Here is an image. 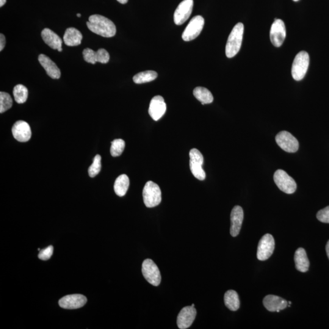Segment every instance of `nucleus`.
I'll return each mask as SVG.
<instances>
[{
    "mask_svg": "<svg viewBox=\"0 0 329 329\" xmlns=\"http://www.w3.org/2000/svg\"><path fill=\"white\" fill-rule=\"evenodd\" d=\"M317 217L321 222L329 223V206L318 212Z\"/></svg>",
    "mask_w": 329,
    "mask_h": 329,
    "instance_id": "72a5a7b5",
    "label": "nucleus"
},
{
    "mask_svg": "<svg viewBox=\"0 0 329 329\" xmlns=\"http://www.w3.org/2000/svg\"><path fill=\"white\" fill-rule=\"evenodd\" d=\"M286 37V28L284 21L280 19H275L271 27V41L276 47H280L283 45Z\"/></svg>",
    "mask_w": 329,
    "mask_h": 329,
    "instance_id": "9b49d317",
    "label": "nucleus"
},
{
    "mask_svg": "<svg viewBox=\"0 0 329 329\" xmlns=\"http://www.w3.org/2000/svg\"><path fill=\"white\" fill-rule=\"evenodd\" d=\"M5 45V38L3 34H0V51L4 49Z\"/></svg>",
    "mask_w": 329,
    "mask_h": 329,
    "instance_id": "f704fd0d",
    "label": "nucleus"
},
{
    "mask_svg": "<svg viewBox=\"0 0 329 329\" xmlns=\"http://www.w3.org/2000/svg\"><path fill=\"white\" fill-rule=\"evenodd\" d=\"M83 57L85 62L95 64L96 61V51H93L90 48L84 49L82 52Z\"/></svg>",
    "mask_w": 329,
    "mask_h": 329,
    "instance_id": "7c9ffc66",
    "label": "nucleus"
},
{
    "mask_svg": "<svg viewBox=\"0 0 329 329\" xmlns=\"http://www.w3.org/2000/svg\"><path fill=\"white\" fill-rule=\"evenodd\" d=\"M244 25L239 23L234 27L228 37L226 46V55L228 58L234 57L241 48Z\"/></svg>",
    "mask_w": 329,
    "mask_h": 329,
    "instance_id": "f03ea898",
    "label": "nucleus"
},
{
    "mask_svg": "<svg viewBox=\"0 0 329 329\" xmlns=\"http://www.w3.org/2000/svg\"><path fill=\"white\" fill-rule=\"evenodd\" d=\"M119 2H120L121 4H126L128 2V0H117Z\"/></svg>",
    "mask_w": 329,
    "mask_h": 329,
    "instance_id": "e433bc0d",
    "label": "nucleus"
},
{
    "mask_svg": "<svg viewBox=\"0 0 329 329\" xmlns=\"http://www.w3.org/2000/svg\"><path fill=\"white\" fill-rule=\"evenodd\" d=\"M192 306L193 307V308H194V307H195V304H193L192 305Z\"/></svg>",
    "mask_w": 329,
    "mask_h": 329,
    "instance_id": "a19ab883",
    "label": "nucleus"
},
{
    "mask_svg": "<svg viewBox=\"0 0 329 329\" xmlns=\"http://www.w3.org/2000/svg\"><path fill=\"white\" fill-rule=\"evenodd\" d=\"M193 95L202 104H211L214 101V96L206 88L198 87L193 90Z\"/></svg>",
    "mask_w": 329,
    "mask_h": 329,
    "instance_id": "393cba45",
    "label": "nucleus"
},
{
    "mask_svg": "<svg viewBox=\"0 0 329 329\" xmlns=\"http://www.w3.org/2000/svg\"><path fill=\"white\" fill-rule=\"evenodd\" d=\"M142 272L149 284L155 287L159 286L161 282V275L158 267L151 259H146L143 262Z\"/></svg>",
    "mask_w": 329,
    "mask_h": 329,
    "instance_id": "0eeeda50",
    "label": "nucleus"
},
{
    "mask_svg": "<svg viewBox=\"0 0 329 329\" xmlns=\"http://www.w3.org/2000/svg\"><path fill=\"white\" fill-rule=\"evenodd\" d=\"M275 248V242L273 237L270 234H265L259 243L257 248V259L264 261L272 256Z\"/></svg>",
    "mask_w": 329,
    "mask_h": 329,
    "instance_id": "6e6552de",
    "label": "nucleus"
},
{
    "mask_svg": "<svg viewBox=\"0 0 329 329\" xmlns=\"http://www.w3.org/2000/svg\"><path fill=\"white\" fill-rule=\"evenodd\" d=\"M82 35L78 29L74 27H68L63 35V41L69 46H78L81 43Z\"/></svg>",
    "mask_w": 329,
    "mask_h": 329,
    "instance_id": "412c9836",
    "label": "nucleus"
},
{
    "mask_svg": "<svg viewBox=\"0 0 329 329\" xmlns=\"http://www.w3.org/2000/svg\"><path fill=\"white\" fill-rule=\"evenodd\" d=\"M204 157L197 149L193 148L190 151V168L193 175L200 181L206 179V173L203 168Z\"/></svg>",
    "mask_w": 329,
    "mask_h": 329,
    "instance_id": "423d86ee",
    "label": "nucleus"
},
{
    "mask_svg": "<svg viewBox=\"0 0 329 329\" xmlns=\"http://www.w3.org/2000/svg\"><path fill=\"white\" fill-rule=\"evenodd\" d=\"M295 266L299 272L306 273L309 270L310 262L305 250L300 248L296 251L295 254Z\"/></svg>",
    "mask_w": 329,
    "mask_h": 329,
    "instance_id": "4be33fe9",
    "label": "nucleus"
},
{
    "mask_svg": "<svg viewBox=\"0 0 329 329\" xmlns=\"http://www.w3.org/2000/svg\"><path fill=\"white\" fill-rule=\"evenodd\" d=\"M276 143L287 153H295L299 149V142L293 135L287 131H281L276 135Z\"/></svg>",
    "mask_w": 329,
    "mask_h": 329,
    "instance_id": "9d476101",
    "label": "nucleus"
},
{
    "mask_svg": "<svg viewBox=\"0 0 329 329\" xmlns=\"http://www.w3.org/2000/svg\"><path fill=\"white\" fill-rule=\"evenodd\" d=\"M244 218L243 209L239 206H235L232 210L231 214V234L232 237H237L241 229L242 223Z\"/></svg>",
    "mask_w": 329,
    "mask_h": 329,
    "instance_id": "f3484780",
    "label": "nucleus"
},
{
    "mask_svg": "<svg viewBox=\"0 0 329 329\" xmlns=\"http://www.w3.org/2000/svg\"><path fill=\"white\" fill-rule=\"evenodd\" d=\"M293 1H298L299 0H293Z\"/></svg>",
    "mask_w": 329,
    "mask_h": 329,
    "instance_id": "79ce46f5",
    "label": "nucleus"
},
{
    "mask_svg": "<svg viewBox=\"0 0 329 329\" xmlns=\"http://www.w3.org/2000/svg\"><path fill=\"white\" fill-rule=\"evenodd\" d=\"M110 59L109 52L103 48L99 49L96 51V61L101 63H108Z\"/></svg>",
    "mask_w": 329,
    "mask_h": 329,
    "instance_id": "2f4dec72",
    "label": "nucleus"
},
{
    "mask_svg": "<svg viewBox=\"0 0 329 329\" xmlns=\"http://www.w3.org/2000/svg\"><path fill=\"white\" fill-rule=\"evenodd\" d=\"M101 169V157L97 154L94 157L92 164L88 168V175L91 178L97 176Z\"/></svg>",
    "mask_w": 329,
    "mask_h": 329,
    "instance_id": "c756f323",
    "label": "nucleus"
},
{
    "mask_svg": "<svg viewBox=\"0 0 329 329\" xmlns=\"http://www.w3.org/2000/svg\"><path fill=\"white\" fill-rule=\"evenodd\" d=\"M288 304H289V305H291L292 302H290V301H289V302H288Z\"/></svg>",
    "mask_w": 329,
    "mask_h": 329,
    "instance_id": "ea45409f",
    "label": "nucleus"
},
{
    "mask_svg": "<svg viewBox=\"0 0 329 329\" xmlns=\"http://www.w3.org/2000/svg\"><path fill=\"white\" fill-rule=\"evenodd\" d=\"M204 25V19L201 15L194 16L189 22L182 34V39L189 41L198 37L203 30Z\"/></svg>",
    "mask_w": 329,
    "mask_h": 329,
    "instance_id": "1a4fd4ad",
    "label": "nucleus"
},
{
    "mask_svg": "<svg viewBox=\"0 0 329 329\" xmlns=\"http://www.w3.org/2000/svg\"><path fill=\"white\" fill-rule=\"evenodd\" d=\"M193 0H184L174 13V21L177 25H181L185 23L192 14L193 8Z\"/></svg>",
    "mask_w": 329,
    "mask_h": 329,
    "instance_id": "f8f14e48",
    "label": "nucleus"
},
{
    "mask_svg": "<svg viewBox=\"0 0 329 329\" xmlns=\"http://www.w3.org/2000/svg\"><path fill=\"white\" fill-rule=\"evenodd\" d=\"M87 26L91 31L104 37H112L117 32L115 24L109 18L100 15H91Z\"/></svg>",
    "mask_w": 329,
    "mask_h": 329,
    "instance_id": "f257e3e1",
    "label": "nucleus"
},
{
    "mask_svg": "<svg viewBox=\"0 0 329 329\" xmlns=\"http://www.w3.org/2000/svg\"><path fill=\"white\" fill-rule=\"evenodd\" d=\"M196 310L192 306L185 307L179 314L177 319V325L181 329H186L190 327L195 319Z\"/></svg>",
    "mask_w": 329,
    "mask_h": 329,
    "instance_id": "2eb2a0df",
    "label": "nucleus"
},
{
    "mask_svg": "<svg viewBox=\"0 0 329 329\" xmlns=\"http://www.w3.org/2000/svg\"><path fill=\"white\" fill-rule=\"evenodd\" d=\"M157 73L153 70L142 71L133 77V81L135 84H140L143 83L151 82L156 79Z\"/></svg>",
    "mask_w": 329,
    "mask_h": 329,
    "instance_id": "a878e982",
    "label": "nucleus"
},
{
    "mask_svg": "<svg viewBox=\"0 0 329 329\" xmlns=\"http://www.w3.org/2000/svg\"><path fill=\"white\" fill-rule=\"evenodd\" d=\"M52 253H53V247L52 246H49L48 247L39 251L38 257L41 261H47L51 258Z\"/></svg>",
    "mask_w": 329,
    "mask_h": 329,
    "instance_id": "473e14b6",
    "label": "nucleus"
},
{
    "mask_svg": "<svg viewBox=\"0 0 329 329\" xmlns=\"http://www.w3.org/2000/svg\"><path fill=\"white\" fill-rule=\"evenodd\" d=\"M12 104V99L9 93L0 92V113H4L10 109Z\"/></svg>",
    "mask_w": 329,
    "mask_h": 329,
    "instance_id": "cd10ccee",
    "label": "nucleus"
},
{
    "mask_svg": "<svg viewBox=\"0 0 329 329\" xmlns=\"http://www.w3.org/2000/svg\"><path fill=\"white\" fill-rule=\"evenodd\" d=\"M143 201L148 208L159 205L162 201V193L159 185L153 181L146 182L143 190Z\"/></svg>",
    "mask_w": 329,
    "mask_h": 329,
    "instance_id": "7ed1b4c3",
    "label": "nucleus"
},
{
    "mask_svg": "<svg viewBox=\"0 0 329 329\" xmlns=\"http://www.w3.org/2000/svg\"><path fill=\"white\" fill-rule=\"evenodd\" d=\"M14 139L20 142H26L31 139L32 132L29 124L23 120L16 121L12 128Z\"/></svg>",
    "mask_w": 329,
    "mask_h": 329,
    "instance_id": "ddd939ff",
    "label": "nucleus"
},
{
    "mask_svg": "<svg viewBox=\"0 0 329 329\" xmlns=\"http://www.w3.org/2000/svg\"><path fill=\"white\" fill-rule=\"evenodd\" d=\"M6 2V0H0V7H2Z\"/></svg>",
    "mask_w": 329,
    "mask_h": 329,
    "instance_id": "4c0bfd02",
    "label": "nucleus"
},
{
    "mask_svg": "<svg viewBox=\"0 0 329 329\" xmlns=\"http://www.w3.org/2000/svg\"><path fill=\"white\" fill-rule=\"evenodd\" d=\"M41 37L46 45L53 49H57L58 51H62L61 38L50 29L45 28L41 32Z\"/></svg>",
    "mask_w": 329,
    "mask_h": 329,
    "instance_id": "aec40b11",
    "label": "nucleus"
},
{
    "mask_svg": "<svg viewBox=\"0 0 329 329\" xmlns=\"http://www.w3.org/2000/svg\"><path fill=\"white\" fill-rule=\"evenodd\" d=\"M265 308L270 312H279L287 308L288 302L284 299L275 295H268L263 301Z\"/></svg>",
    "mask_w": 329,
    "mask_h": 329,
    "instance_id": "a211bd4d",
    "label": "nucleus"
},
{
    "mask_svg": "<svg viewBox=\"0 0 329 329\" xmlns=\"http://www.w3.org/2000/svg\"><path fill=\"white\" fill-rule=\"evenodd\" d=\"M129 186V179L126 175H121L116 179L114 191L118 196L122 197L126 195Z\"/></svg>",
    "mask_w": 329,
    "mask_h": 329,
    "instance_id": "5701e85b",
    "label": "nucleus"
},
{
    "mask_svg": "<svg viewBox=\"0 0 329 329\" xmlns=\"http://www.w3.org/2000/svg\"><path fill=\"white\" fill-rule=\"evenodd\" d=\"M274 181L279 189L287 194H292L297 190V184L294 179L283 170L276 171Z\"/></svg>",
    "mask_w": 329,
    "mask_h": 329,
    "instance_id": "39448f33",
    "label": "nucleus"
},
{
    "mask_svg": "<svg viewBox=\"0 0 329 329\" xmlns=\"http://www.w3.org/2000/svg\"><path fill=\"white\" fill-rule=\"evenodd\" d=\"M166 110H167V105L162 96L157 95L151 99L148 112L154 121L160 120L165 114Z\"/></svg>",
    "mask_w": 329,
    "mask_h": 329,
    "instance_id": "4468645a",
    "label": "nucleus"
},
{
    "mask_svg": "<svg viewBox=\"0 0 329 329\" xmlns=\"http://www.w3.org/2000/svg\"><path fill=\"white\" fill-rule=\"evenodd\" d=\"M77 16H78V17H81V13H77Z\"/></svg>",
    "mask_w": 329,
    "mask_h": 329,
    "instance_id": "58836bf2",
    "label": "nucleus"
},
{
    "mask_svg": "<svg viewBox=\"0 0 329 329\" xmlns=\"http://www.w3.org/2000/svg\"><path fill=\"white\" fill-rule=\"evenodd\" d=\"M13 97L16 103L23 104L25 103L28 96V90L23 85H15L13 90Z\"/></svg>",
    "mask_w": 329,
    "mask_h": 329,
    "instance_id": "bb28decb",
    "label": "nucleus"
},
{
    "mask_svg": "<svg viewBox=\"0 0 329 329\" xmlns=\"http://www.w3.org/2000/svg\"><path fill=\"white\" fill-rule=\"evenodd\" d=\"M310 62L309 55L306 51H302L296 56L293 61L292 74L296 81H301L306 76Z\"/></svg>",
    "mask_w": 329,
    "mask_h": 329,
    "instance_id": "20e7f679",
    "label": "nucleus"
},
{
    "mask_svg": "<svg viewBox=\"0 0 329 329\" xmlns=\"http://www.w3.org/2000/svg\"><path fill=\"white\" fill-rule=\"evenodd\" d=\"M125 148V142L122 139L113 140L110 147V153L113 157L121 156Z\"/></svg>",
    "mask_w": 329,
    "mask_h": 329,
    "instance_id": "c85d7f7f",
    "label": "nucleus"
},
{
    "mask_svg": "<svg viewBox=\"0 0 329 329\" xmlns=\"http://www.w3.org/2000/svg\"><path fill=\"white\" fill-rule=\"evenodd\" d=\"M87 301V298L84 296L79 294L71 295L60 299L59 304L60 308L72 310L82 308Z\"/></svg>",
    "mask_w": 329,
    "mask_h": 329,
    "instance_id": "dca6fc26",
    "label": "nucleus"
},
{
    "mask_svg": "<svg viewBox=\"0 0 329 329\" xmlns=\"http://www.w3.org/2000/svg\"><path fill=\"white\" fill-rule=\"evenodd\" d=\"M225 305L230 311H237L240 308L239 295L234 290H229L225 295Z\"/></svg>",
    "mask_w": 329,
    "mask_h": 329,
    "instance_id": "b1692460",
    "label": "nucleus"
},
{
    "mask_svg": "<svg viewBox=\"0 0 329 329\" xmlns=\"http://www.w3.org/2000/svg\"><path fill=\"white\" fill-rule=\"evenodd\" d=\"M38 60L49 77L54 79L60 78V75H61L60 69L50 58L45 54H40L38 56Z\"/></svg>",
    "mask_w": 329,
    "mask_h": 329,
    "instance_id": "6ab92c4d",
    "label": "nucleus"
},
{
    "mask_svg": "<svg viewBox=\"0 0 329 329\" xmlns=\"http://www.w3.org/2000/svg\"><path fill=\"white\" fill-rule=\"evenodd\" d=\"M326 253H327L328 258L329 259V240L327 243V245H326Z\"/></svg>",
    "mask_w": 329,
    "mask_h": 329,
    "instance_id": "c9c22d12",
    "label": "nucleus"
}]
</instances>
